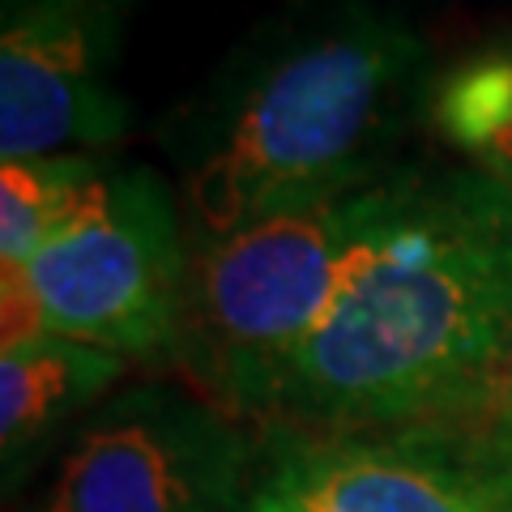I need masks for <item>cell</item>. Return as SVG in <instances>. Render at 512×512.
<instances>
[{
  "label": "cell",
  "instance_id": "obj_1",
  "mask_svg": "<svg viewBox=\"0 0 512 512\" xmlns=\"http://www.w3.org/2000/svg\"><path fill=\"white\" fill-rule=\"evenodd\" d=\"M508 359L512 192L474 167L397 171L269 427H483Z\"/></svg>",
  "mask_w": 512,
  "mask_h": 512
},
{
  "label": "cell",
  "instance_id": "obj_2",
  "mask_svg": "<svg viewBox=\"0 0 512 512\" xmlns=\"http://www.w3.org/2000/svg\"><path fill=\"white\" fill-rule=\"evenodd\" d=\"M427 47L402 22L350 9L261 60L231 94L184 180L197 239L372 188Z\"/></svg>",
  "mask_w": 512,
  "mask_h": 512
},
{
  "label": "cell",
  "instance_id": "obj_3",
  "mask_svg": "<svg viewBox=\"0 0 512 512\" xmlns=\"http://www.w3.org/2000/svg\"><path fill=\"white\" fill-rule=\"evenodd\" d=\"M380 180L355 197L265 218L188 248L171 363L239 423H274L299 355L355 278Z\"/></svg>",
  "mask_w": 512,
  "mask_h": 512
},
{
  "label": "cell",
  "instance_id": "obj_4",
  "mask_svg": "<svg viewBox=\"0 0 512 512\" xmlns=\"http://www.w3.org/2000/svg\"><path fill=\"white\" fill-rule=\"evenodd\" d=\"M188 282V239L154 171H116L94 227L0 265L5 350L64 338L120 359H167Z\"/></svg>",
  "mask_w": 512,
  "mask_h": 512
},
{
  "label": "cell",
  "instance_id": "obj_5",
  "mask_svg": "<svg viewBox=\"0 0 512 512\" xmlns=\"http://www.w3.org/2000/svg\"><path fill=\"white\" fill-rule=\"evenodd\" d=\"M248 512H512V457L483 427H265Z\"/></svg>",
  "mask_w": 512,
  "mask_h": 512
},
{
  "label": "cell",
  "instance_id": "obj_6",
  "mask_svg": "<svg viewBox=\"0 0 512 512\" xmlns=\"http://www.w3.org/2000/svg\"><path fill=\"white\" fill-rule=\"evenodd\" d=\"M256 436L201 393L137 384L60 461L47 512H248Z\"/></svg>",
  "mask_w": 512,
  "mask_h": 512
},
{
  "label": "cell",
  "instance_id": "obj_7",
  "mask_svg": "<svg viewBox=\"0 0 512 512\" xmlns=\"http://www.w3.org/2000/svg\"><path fill=\"white\" fill-rule=\"evenodd\" d=\"M124 0H5L0 26V154L47 158L124 133L111 90Z\"/></svg>",
  "mask_w": 512,
  "mask_h": 512
},
{
  "label": "cell",
  "instance_id": "obj_8",
  "mask_svg": "<svg viewBox=\"0 0 512 512\" xmlns=\"http://www.w3.org/2000/svg\"><path fill=\"white\" fill-rule=\"evenodd\" d=\"M128 359L99 346L43 338L9 346L0 355V457L5 487L22 478L35 457L52 444L77 414L124 376Z\"/></svg>",
  "mask_w": 512,
  "mask_h": 512
},
{
  "label": "cell",
  "instance_id": "obj_9",
  "mask_svg": "<svg viewBox=\"0 0 512 512\" xmlns=\"http://www.w3.org/2000/svg\"><path fill=\"white\" fill-rule=\"evenodd\" d=\"M116 171L86 154L18 158L0 167V265H26L39 252L94 227L111 201Z\"/></svg>",
  "mask_w": 512,
  "mask_h": 512
},
{
  "label": "cell",
  "instance_id": "obj_10",
  "mask_svg": "<svg viewBox=\"0 0 512 512\" xmlns=\"http://www.w3.org/2000/svg\"><path fill=\"white\" fill-rule=\"evenodd\" d=\"M427 120L466 167L512 192V43L478 47L431 77Z\"/></svg>",
  "mask_w": 512,
  "mask_h": 512
},
{
  "label": "cell",
  "instance_id": "obj_11",
  "mask_svg": "<svg viewBox=\"0 0 512 512\" xmlns=\"http://www.w3.org/2000/svg\"><path fill=\"white\" fill-rule=\"evenodd\" d=\"M483 431L504 448V457H512V359H508V372L500 380V393H495V406L487 414Z\"/></svg>",
  "mask_w": 512,
  "mask_h": 512
}]
</instances>
